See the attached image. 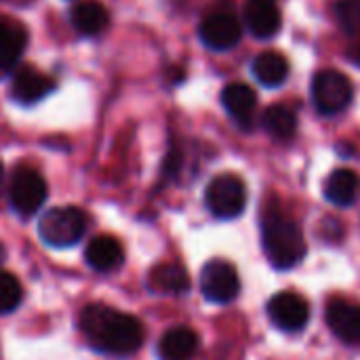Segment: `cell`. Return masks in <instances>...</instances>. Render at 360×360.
<instances>
[{"label": "cell", "instance_id": "30bf717a", "mask_svg": "<svg viewBox=\"0 0 360 360\" xmlns=\"http://www.w3.org/2000/svg\"><path fill=\"white\" fill-rule=\"evenodd\" d=\"M327 325L344 344H360V306L346 300H333L327 306Z\"/></svg>", "mask_w": 360, "mask_h": 360}, {"label": "cell", "instance_id": "8fae6325", "mask_svg": "<svg viewBox=\"0 0 360 360\" xmlns=\"http://www.w3.org/2000/svg\"><path fill=\"white\" fill-rule=\"evenodd\" d=\"M221 103L238 127L251 129L253 118H255V110H257V95L249 84H245V82L228 84L221 91Z\"/></svg>", "mask_w": 360, "mask_h": 360}, {"label": "cell", "instance_id": "4fadbf2b", "mask_svg": "<svg viewBox=\"0 0 360 360\" xmlns=\"http://www.w3.org/2000/svg\"><path fill=\"white\" fill-rule=\"evenodd\" d=\"M86 264L95 270V272H101V274H108V272H114L122 266L124 262V249L120 245V240H116L114 236H95L89 247H86Z\"/></svg>", "mask_w": 360, "mask_h": 360}, {"label": "cell", "instance_id": "5b68a950", "mask_svg": "<svg viewBox=\"0 0 360 360\" xmlns=\"http://www.w3.org/2000/svg\"><path fill=\"white\" fill-rule=\"evenodd\" d=\"M207 209L219 219H234L247 207V188L238 175L224 173L211 179L205 192Z\"/></svg>", "mask_w": 360, "mask_h": 360}, {"label": "cell", "instance_id": "603a6c76", "mask_svg": "<svg viewBox=\"0 0 360 360\" xmlns=\"http://www.w3.org/2000/svg\"><path fill=\"white\" fill-rule=\"evenodd\" d=\"M340 23L348 30L354 32L360 27V0H340L335 6Z\"/></svg>", "mask_w": 360, "mask_h": 360}, {"label": "cell", "instance_id": "7a4b0ae2", "mask_svg": "<svg viewBox=\"0 0 360 360\" xmlns=\"http://www.w3.org/2000/svg\"><path fill=\"white\" fill-rule=\"evenodd\" d=\"M262 245L266 257L278 270L297 266L306 255L302 228L278 209H268L262 217Z\"/></svg>", "mask_w": 360, "mask_h": 360}, {"label": "cell", "instance_id": "44dd1931", "mask_svg": "<svg viewBox=\"0 0 360 360\" xmlns=\"http://www.w3.org/2000/svg\"><path fill=\"white\" fill-rule=\"evenodd\" d=\"M262 127L274 139H291L297 129V116L287 105L276 103L266 108V112L262 114Z\"/></svg>", "mask_w": 360, "mask_h": 360}, {"label": "cell", "instance_id": "cb8c5ba5", "mask_svg": "<svg viewBox=\"0 0 360 360\" xmlns=\"http://www.w3.org/2000/svg\"><path fill=\"white\" fill-rule=\"evenodd\" d=\"M4 259H6V249H4V245L0 243V268H2V264H4Z\"/></svg>", "mask_w": 360, "mask_h": 360}, {"label": "cell", "instance_id": "8992f818", "mask_svg": "<svg viewBox=\"0 0 360 360\" xmlns=\"http://www.w3.org/2000/svg\"><path fill=\"white\" fill-rule=\"evenodd\" d=\"M200 40L211 51H230L243 38V23L228 6L213 8L198 27Z\"/></svg>", "mask_w": 360, "mask_h": 360}, {"label": "cell", "instance_id": "5bb4252c", "mask_svg": "<svg viewBox=\"0 0 360 360\" xmlns=\"http://www.w3.org/2000/svg\"><path fill=\"white\" fill-rule=\"evenodd\" d=\"M55 89L53 80L49 76H44L42 72L38 70H32V68H23L15 74L13 78V84H11V93L13 97L19 101V103H36L40 101L42 97H46L51 91Z\"/></svg>", "mask_w": 360, "mask_h": 360}, {"label": "cell", "instance_id": "7402d4cb", "mask_svg": "<svg viewBox=\"0 0 360 360\" xmlns=\"http://www.w3.org/2000/svg\"><path fill=\"white\" fill-rule=\"evenodd\" d=\"M23 297L21 283L11 274L0 270V314H11L19 308Z\"/></svg>", "mask_w": 360, "mask_h": 360}, {"label": "cell", "instance_id": "ffe728a7", "mask_svg": "<svg viewBox=\"0 0 360 360\" xmlns=\"http://www.w3.org/2000/svg\"><path fill=\"white\" fill-rule=\"evenodd\" d=\"M25 42L27 36L21 25L0 19V70H6L13 63H17L25 49Z\"/></svg>", "mask_w": 360, "mask_h": 360}, {"label": "cell", "instance_id": "7c38bea8", "mask_svg": "<svg viewBox=\"0 0 360 360\" xmlns=\"http://www.w3.org/2000/svg\"><path fill=\"white\" fill-rule=\"evenodd\" d=\"M245 25L255 38H272L283 25L281 11L274 0H247Z\"/></svg>", "mask_w": 360, "mask_h": 360}, {"label": "cell", "instance_id": "277c9868", "mask_svg": "<svg viewBox=\"0 0 360 360\" xmlns=\"http://www.w3.org/2000/svg\"><path fill=\"white\" fill-rule=\"evenodd\" d=\"M354 97V86L340 70H321L312 78V101L314 108L325 116L344 112Z\"/></svg>", "mask_w": 360, "mask_h": 360}, {"label": "cell", "instance_id": "6da1fadb", "mask_svg": "<svg viewBox=\"0 0 360 360\" xmlns=\"http://www.w3.org/2000/svg\"><path fill=\"white\" fill-rule=\"evenodd\" d=\"M80 329L95 350L116 359L135 354L146 338L143 327L135 316L103 304H91L82 310Z\"/></svg>", "mask_w": 360, "mask_h": 360}, {"label": "cell", "instance_id": "d4e9b609", "mask_svg": "<svg viewBox=\"0 0 360 360\" xmlns=\"http://www.w3.org/2000/svg\"><path fill=\"white\" fill-rule=\"evenodd\" d=\"M0 179H2V167H0Z\"/></svg>", "mask_w": 360, "mask_h": 360}, {"label": "cell", "instance_id": "ba28073f", "mask_svg": "<svg viewBox=\"0 0 360 360\" xmlns=\"http://www.w3.org/2000/svg\"><path fill=\"white\" fill-rule=\"evenodd\" d=\"M200 291L213 304H230L240 293L236 268L226 259H211L200 272Z\"/></svg>", "mask_w": 360, "mask_h": 360}, {"label": "cell", "instance_id": "9c48e42d", "mask_svg": "<svg viewBox=\"0 0 360 360\" xmlns=\"http://www.w3.org/2000/svg\"><path fill=\"white\" fill-rule=\"evenodd\" d=\"M268 316L283 331H302L310 321V306L300 293L283 291L268 302Z\"/></svg>", "mask_w": 360, "mask_h": 360}, {"label": "cell", "instance_id": "ac0fdd59", "mask_svg": "<svg viewBox=\"0 0 360 360\" xmlns=\"http://www.w3.org/2000/svg\"><path fill=\"white\" fill-rule=\"evenodd\" d=\"M253 76L257 78V82H262L264 86H281L287 78H289V61L285 55L276 53V51H266L259 53L253 59Z\"/></svg>", "mask_w": 360, "mask_h": 360}, {"label": "cell", "instance_id": "9a60e30c", "mask_svg": "<svg viewBox=\"0 0 360 360\" xmlns=\"http://www.w3.org/2000/svg\"><path fill=\"white\" fill-rule=\"evenodd\" d=\"M198 350V335L188 327L169 329L158 342L160 360H190Z\"/></svg>", "mask_w": 360, "mask_h": 360}, {"label": "cell", "instance_id": "e0dca14e", "mask_svg": "<svg viewBox=\"0 0 360 360\" xmlns=\"http://www.w3.org/2000/svg\"><path fill=\"white\" fill-rule=\"evenodd\" d=\"M360 177L350 169H338L325 184V198L335 207H350L359 200Z\"/></svg>", "mask_w": 360, "mask_h": 360}, {"label": "cell", "instance_id": "52a82bcc", "mask_svg": "<svg viewBox=\"0 0 360 360\" xmlns=\"http://www.w3.org/2000/svg\"><path fill=\"white\" fill-rule=\"evenodd\" d=\"M8 196H11L13 209L19 215L30 217L38 213V209L46 200V181L38 171L30 167H19L11 179Z\"/></svg>", "mask_w": 360, "mask_h": 360}, {"label": "cell", "instance_id": "d6986e66", "mask_svg": "<svg viewBox=\"0 0 360 360\" xmlns=\"http://www.w3.org/2000/svg\"><path fill=\"white\" fill-rule=\"evenodd\" d=\"M150 289L167 295H181L190 289V276L179 264H160L150 272Z\"/></svg>", "mask_w": 360, "mask_h": 360}, {"label": "cell", "instance_id": "2e32d148", "mask_svg": "<svg viewBox=\"0 0 360 360\" xmlns=\"http://www.w3.org/2000/svg\"><path fill=\"white\" fill-rule=\"evenodd\" d=\"M70 21L74 30L82 36H95L103 32L110 23V13L101 2L82 0L70 11Z\"/></svg>", "mask_w": 360, "mask_h": 360}, {"label": "cell", "instance_id": "3957f363", "mask_svg": "<svg viewBox=\"0 0 360 360\" xmlns=\"http://www.w3.org/2000/svg\"><path fill=\"white\" fill-rule=\"evenodd\" d=\"M86 232V215L78 207L49 209L38 221V236L44 245L55 249H68L80 243Z\"/></svg>", "mask_w": 360, "mask_h": 360}]
</instances>
